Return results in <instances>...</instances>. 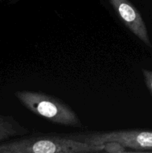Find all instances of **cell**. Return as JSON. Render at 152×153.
I'll use <instances>...</instances> for the list:
<instances>
[{"label": "cell", "instance_id": "cell-1", "mask_svg": "<svg viewBox=\"0 0 152 153\" xmlns=\"http://www.w3.org/2000/svg\"><path fill=\"white\" fill-rule=\"evenodd\" d=\"M104 144L92 145L58 133H29L0 143V153H101Z\"/></svg>", "mask_w": 152, "mask_h": 153}, {"label": "cell", "instance_id": "cell-2", "mask_svg": "<svg viewBox=\"0 0 152 153\" xmlns=\"http://www.w3.org/2000/svg\"><path fill=\"white\" fill-rule=\"evenodd\" d=\"M14 95L29 111L52 123L74 128H83L77 113L60 99L44 93L31 91H16Z\"/></svg>", "mask_w": 152, "mask_h": 153}, {"label": "cell", "instance_id": "cell-3", "mask_svg": "<svg viewBox=\"0 0 152 153\" xmlns=\"http://www.w3.org/2000/svg\"><path fill=\"white\" fill-rule=\"evenodd\" d=\"M66 137L92 145L116 141L132 152H152V130L128 129L109 131H80L65 133Z\"/></svg>", "mask_w": 152, "mask_h": 153}, {"label": "cell", "instance_id": "cell-4", "mask_svg": "<svg viewBox=\"0 0 152 153\" xmlns=\"http://www.w3.org/2000/svg\"><path fill=\"white\" fill-rule=\"evenodd\" d=\"M111 10L112 16L130 33L148 48H152L145 22L139 10L130 0H106Z\"/></svg>", "mask_w": 152, "mask_h": 153}, {"label": "cell", "instance_id": "cell-5", "mask_svg": "<svg viewBox=\"0 0 152 153\" xmlns=\"http://www.w3.org/2000/svg\"><path fill=\"white\" fill-rule=\"evenodd\" d=\"M29 133V128L21 124L13 116L0 114V142L22 137Z\"/></svg>", "mask_w": 152, "mask_h": 153}, {"label": "cell", "instance_id": "cell-6", "mask_svg": "<svg viewBox=\"0 0 152 153\" xmlns=\"http://www.w3.org/2000/svg\"><path fill=\"white\" fill-rule=\"evenodd\" d=\"M102 152L107 153H127L132 152L126 146L116 141H109L104 144Z\"/></svg>", "mask_w": 152, "mask_h": 153}, {"label": "cell", "instance_id": "cell-7", "mask_svg": "<svg viewBox=\"0 0 152 153\" xmlns=\"http://www.w3.org/2000/svg\"><path fill=\"white\" fill-rule=\"evenodd\" d=\"M142 73L144 82L146 85V88L148 90L149 93L152 96V70H147V69H142Z\"/></svg>", "mask_w": 152, "mask_h": 153}]
</instances>
